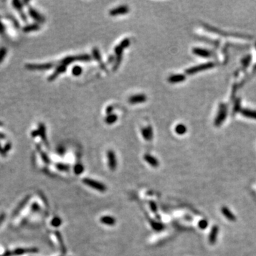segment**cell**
Instances as JSON below:
<instances>
[{"label":"cell","mask_w":256,"mask_h":256,"mask_svg":"<svg viewBox=\"0 0 256 256\" xmlns=\"http://www.w3.org/2000/svg\"><path fill=\"white\" fill-rule=\"evenodd\" d=\"M142 134L145 139H146V140H151L153 137L152 128L150 126L143 128L142 130Z\"/></svg>","instance_id":"ba28073f"},{"label":"cell","mask_w":256,"mask_h":256,"mask_svg":"<svg viewBox=\"0 0 256 256\" xmlns=\"http://www.w3.org/2000/svg\"><path fill=\"white\" fill-rule=\"evenodd\" d=\"M145 160L147 163L150 164L152 167H157L159 165V162H158L157 159L155 157H152V156L150 155V154H146L145 156Z\"/></svg>","instance_id":"7c38bea8"},{"label":"cell","mask_w":256,"mask_h":256,"mask_svg":"<svg viewBox=\"0 0 256 256\" xmlns=\"http://www.w3.org/2000/svg\"><path fill=\"white\" fill-rule=\"evenodd\" d=\"M242 114L246 116V117L256 119V111L250 110H243L242 111Z\"/></svg>","instance_id":"e0dca14e"},{"label":"cell","mask_w":256,"mask_h":256,"mask_svg":"<svg viewBox=\"0 0 256 256\" xmlns=\"http://www.w3.org/2000/svg\"><path fill=\"white\" fill-rule=\"evenodd\" d=\"M147 100V96L144 94H138L134 95L129 98L128 101L131 104H137L142 103Z\"/></svg>","instance_id":"8992f818"},{"label":"cell","mask_w":256,"mask_h":256,"mask_svg":"<svg viewBox=\"0 0 256 256\" xmlns=\"http://www.w3.org/2000/svg\"><path fill=\"white\" fill-rule=\"evenodd\" d=\"M93 56H94L95 59H96V60H97V61L100 63V64L101 68L103 69V70H105L106 68H105V66L104 65V64L102 63V61H101V56H100V53L98 49V48H94V49H93Z\"/></svg>","instance_id":"5bb4252c"},{"label":"cell","mask_w":256,"mask_h":256,"mask_svg":"<svg viewBox=\"0 0 256 256\" xmlns=\"http://www.w3.org/2000/svg\"><path fill=\"white\" fill-rule=\"evenodd\" d=\"M66 66L65 65H63L62 64L61 66H60L58 67V68L55 70L54 73L50 76L49 81H53V80H54L58 76H59L60 73H63V72L66 71Z\"/></svg>","instance_id":"8fae6325"},{"label":"cell","mask_w":256,"mask_h":256,"mask_svg":"<svg viewBox=\"0 0 256 256\" xmlns=\"http://www.w3.org/2000/svg\"><path fill=\"white\" fill-rule=\"evenodd\" d=\"M91 59L90 55L88 54H82V55H79V56H69V57H66V59H64L62 61L63 65H69V64L72 63L73 61H88Z\"/></svg>","instance_id":"6da1fadb"},{"label":"cell","mask_w":256,"mask_h":256,"mask_svg":"<svg viewBox=\"0 0 256 256\" xmlns=\"http://www.w3.org/2000/svg\"><path fill=\"white\" fill-rule=\"evenodd\" d=\"M100 221L102 223H104L105 225H108V226H113L115 223V220L114 218L111 216H103L100 218Z\"/></svg>","instance_id":"4fadbf2b"},{"label":"cell","mask_w":256,"mask_h":256,"mask_svg":"<svg viewBox=\"0 0 256 256\" xmlns=\"http://www.w3.org/2000/svg\"><path fill=\"white\" fill-rule=\"evenodd\" d=\"M129 12V8L127 6L122 5L120 7H117V8L113 9V10H110V15L114 16H117V15H122V14H125Z\"/></svg>","instance_id":"5b68a950"},{"label":"cell","mask_w":256,"mask_h":256,"mask_svg":"<svg viewBox=\"0 0 256 256\" xmlns=\"http://www.w3.org/2000/svg\"><path fill=\"white\" fill-rule=\"evenodd\" d=\"M108 166L111 170H115L117 167V160H116L115 154L114 152L112 150L108 152Z\"/></svg>","instance_id":"277c9868"},{"label":"cell","mask_w":256,"mask_h":256,"mask_svg":"<svg viewBox=\"0 0 256 256\" xmlns=\"http://www.w3.org/2000/svg\"><path fill=\"white\" fill-rule=\"evenodd\" d=\"M72 73L74 76H79L82 73V68L79 66H76L73 67V70H72Z\"/></svg>","instance_id":"ac0fdd59"},{"label":"cell","mask_w":256,"mask_h":256,"mask_svg":"<svg viewBox=\"0 0 256 256\" xmlns=\"http://www.w3.org/2000/svg\"><path fill=\"white\" fill-rule=\"evenodd\" d=\"M83 182L87 186H90V187L94 188L96 190H98L99 191H105L106 190V187L103 184L100 183V182H96V181L93 180V179H84Z\"/></svg>","instance_id":"7a4b0ae2"},{"label":"cell","mask_w":256,"mask_h":256,"mask_svg":"<svg viewBox=\"0 0 256 256\" xmlns=\"http://www.w3.org/2000/svg\"><path fill=\"white\" fill-rule=\"evenodd\" d=\"M117 117L116 115L110 114L108 115L105 117V121L107 124H108V125H111V124L115 123V122L117 121Z\"/></svg>","instance_id":"9a60e30c"},{"label":"cell","mask_w":256,"mask_h":256,"mask_svg":"<svg viewBox=\"0 0 256 256\" xmlns=\"http://www.w3.org/2000/svg\"><path fill=\"white\" fill-rule=\"evenodd\" d=\"M130 41L129 40V39H125L120 43V45L122 46L124 48V49H125V48H128L129 46H130Z\"/></svg>","instance_id":"ffe728a7"},{"label":"cell","mask_w":256,"mask_h":256,"mask_svg":"<svg viewBox=\"0 0 256 256\" xmlns=\"http://www.w3.org/2000/svg\"><path fill=\"white\" fill-rule=\"evenodd\" d=\"M175 132L178 134H184L186 132V126L183 124H179L176 126Z\"/></svg>","instance_id":"2e32d148"},{"label":"cell","mask_w":256,"mask_h":256,"mask_svg":"<svg viewBox=\"0 0 256 256\" xmlns=\"http://www.w3.org/2000/svg\"><path fill=\"white\" fill-rule=\"evenodd\" d=\"M193 53H195L196 55L199 56H201V57L206 58L211 55V53L208 51V50L203 49V48H195L193 49Z\"/></svg>","instance_id":"9c48e42d"},{"label":"cell","mask_w":256,"mask_h":256,"mask_svg":"<svg viewBox=\"0 0 256 256\" xmlns=\"http://www.w3.org/2000/svg\"><path fill=\"white\" fill-rule=\"evenodd\" d=\"M213 66H214V63H207L201 64V65L197 66L195 67H192V68L187 69L186 70V73L188 75H192L199 71H201V70H207V69L212 68Z\"/></svg>","instance_id":"3957f363"},{"label":"cell","mask_w":256,"mask_h":256,"mask_svg":"<svg viewBox=\"0 0 256 256\" xmlns=\"http://www.w3.org/2000/svg\"><path fill=\"white\" fill-rule=\"evenodd\" d=\"M113 107H112V106L108 107V108L106 109V113H107V114H108V115L111 114V113H112V111H113Z\"/></svg>","instance_id":"44dd1931"},{"label":"cell","mask_w":256,"mask_h":256,"mask_svg":"<svg viewBox=\"0 0 256 256\" xmlns=\"http://www.w3.org/2000/svg\"><path fill=\"white\" fill-rule=\"evenodd\" d=\"M113 61H114V57H113V56H110L108 59V62L112 63V62H113Z\"/></svg>","instance_id":"7402d4cb"},{"label":"cell","mask_w":256,"mask_h":256,"mask_svg":"<svg viewBox=\"0 0 256 256\" xmlns=\"http://www.w3.org/2000/svg\"><path fill=\"white\" fill-rule=\"evenodd\" d=\"M186 79L185 76L182 74L179 75H173V76H170L168 79V81L171 83H177L182 82Z\"/></svg>","instance_id":"30bf717a"},{"label":"cell","mask_w":256,"mask_h":256,"mask_svg":"<svg viewBox=\"0 0 256 256\" xmlns=\"http://www.w3.org/2000/svg\"><path fill=\"white\" fill-rule=\"evenodd\" d=\"M83 167L81 164H78V165H76V166L74 167V171L76 174H81V173L83 172Z\"/></svg>","instance_id":"d6986e66"},{"label":"cell","mask_w":256,"mask_h":256,"mask_svg":"<svg viewBox=\"0 0 256 256\" xmlns=\"http://www.w3.org/2000/svg\"><path fill=\"white\" fill-rule=\"evenodd\" d=\"M226 117V108L224 105H221L220 107L218 115L216 119V125H219L221 122L224 121Z\"/></svg>","instance_id":"52a82bcc"}]
</instances>
